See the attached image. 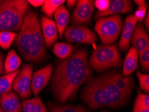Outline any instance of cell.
I'll return each mask as SVG.
<instances>
[{"mask_svg": "<svg viewBox=\"0 0 149 112\" xmlns=\"http://www.w3.org/2000/svg\"><path fill=\"white\" fill-rule=\"evenodd\" d=\"M56 107L59 112H90L82 106L56 104Z\"/></svg>", "mask_w": 149, "mask_h": 112, "instance_id": "25", "label": "cell"}, {"mask_svg": "<svg viewBox=\"0 0 149 112\" xmlns=\"http://www.w3.org/2000/svg\"><path fill=\"white\" fill-rule=\"evenodd\" d=\"M149 109V96L139 92L133 106V110Z\"/></svg>", "mask_w": 149, "mask_h": 112, "instance_id": "24", "label": "cell"}, {"mask_svg": "<svg viewBox=\"0 0 149 112\" xmlns=\"http://www.w3.org/2000/svg\"><path fill=\"white\" fill-rule=\"evenodd\" d=\"M28 1L30 5H31L35 7V8H37V7L42 6L45 1H43V0H28Z\"/></svg>", "mask_w": 149, "mask_h": 112, "instance_id": "32", "label": "cell"}, {"mask_svg": "<svg viewBox=\"0 0 149 112\" xmlns=\"http://www.w3.org/2000/svg\"><path fill=\"white\" fill-rule=\"evenodd\" d=\"M76 1H75V0H68V1H67V6L68 7L70 10L76 6Z\"/></svg>", "mask_w": 149, "mask_h": 112, "instance_id": "36", "label": "cell"}, {"mask_svg": "<svg viewBox=\"0 0 149 112\" xmlns=\"http://www.w3.org/2000/svg\"><path fill=\"white\" fill-rule=\"evenodd\" d=\"M132 112H149V109H136V110H133Z\"/></svg>", "mask_w": 149, "mask_h": 112, "instance_id": "38", "label": "cell"}, {"mask_svg": "<svg viewBox=\"0 0 149 112\" xmlns=\"http://www.w3.org/2000/svg\"><path fill=\"white\" fill-rule=\"evenodd\" d=\"M146 9L147 7H140L138 8L137 10L135 11L134 17L137 20V21L141 22L145 18L146 15Z\"/></svg>", "mask_w": 149, "mask_h": 112, "instance_id": "30", "label": "cell"}, {"mask_svg": "<svg viewBox=\"0 0 149 112\" xmlns=\"http://www.w3.org/2000/svg\"><path fill=\"white\" fill-rule=\"evenodd\" d=\"M22 60L16 54L14 50L12 49L8 52L4 63V73L5 74H10L16 71L19 68Z\"/></svg>", "mask_w": 149, "mask_h": 112, "instance_id": "19", "label": "cell"}, {"mask_svg": "<svg viewBox=\"0 0 149 112\" xmlns=\"http://www.w3.org/2000/svg\"><path fill=\"white\" fill-rule=\"evenodd\" d=\"M137 22L134 15H129L126 17L120 40L118 43V48L121 51L125 52L129 49L130 42Z\"/></svg>", "mask_w": 149, "mask_h": 112, "instance_id": "12", "label": "cell"}, {"mask_svg": "<svg viewBox=\"0 0 149 112\" xmlns=\"http://www.w3.org/2000/svg\"><path fill=\"white\" fill-rule=\"evenodd\" d=\"M3 60H4L3 54L0 53V75H1L3 71V68H4Z\"/></svg>", "mask_w": 149, "mask_h": 112, "instance_id": "34", "label": "cell"}, {"mask_svg": "<svg viewBox=\"0 0 149 112\" xmlns=\"http://www.w3.org/2000/svg\"><path fill=\"white\" fill-rule=\"evenodd\" d=\"M94 10V1L90 0H79L72 15V23L74 25L87 24L91 20Z\"/></svg>", "mask_w": 149, "mask_h": 112, "instance_id": "10", "label": "cell"}, {"mask_svg": "<svg viewBox=\"0 0 149 112\" xmlns=\"http://www.w3.org/2000/svg\"><path fill=\"white\" fill-rule=\"evenodd\" d=\"M132 44L138 54L149 48L148 35L142 24H136L132 36Z\"/></svg>", "mask_w": 149, "mask_h": 112, "instance_id": "16", "label": "cell"}, {"mask_svg": "<svg viewBox=\"0 0 149 112\" xmlns=\"http://www.w3.org/2000/svg\"><path fill=\"white\" fill-rule=\"evenodd\" d=\"M23 112H36L34 98L31 99H26L22 102Z\"/></svg>", "mask_w": 149, "mask_h": 112, "instance_id": "28", "label": "cell"}, {"mask_svg": "<svg viewBox=\"0 0 149 112\" xmlns=\"http://www.w3.org/2000/svg\"><path fill=\"white\" fill-rule=\"evenodd\" d=\"M0 107L3 112H22V110L19 96L15 91L0 96Z\"/></svg>", "mask_w": 149, "mask_h": 112, "instance_id": "15", "label": "cell"}, {"mask_svg": "<svg viewBox=\"0 0 149 112\" xmlns=\"http://www.w3.org/2000/svg\"><path fill=\"white\" fill-rule=\"evenodd\" d=\"M144 24L146 27V28L148 29L149 28V13H146V17L145 18V20H144Z\"/></svg>", "mask_w": 149, "mask_h": 112, "instance_id": "37", "label": "cell"}, {"mask_svg": "<svg viewBox=\"0 0 149 112\" xmlns=\"http://www.w3.org/2000/svg\"><path fill=\"white\" fill-rule=\"evenodd\" d=\"M110 5V1L108 0H96L94 1V6L98 9L100 12L107 10Z\"/></svg>", "mask_w": 149, "mask_h": 112, "instance_id": "29", "label": "cell"}, {"mask_svg": "<svg viewBox=\"0 0 149 112\" xmlns=\"http://www.w3.org/2000/svg\"><path fill=\"white\" fill-rule=\"evenodd\" d=\"M89 66L98 73L112 67H120L123 65L116 44L100 45L92 52L90 57Z\"/></svg>", "mask_w": 149, "mask_h": 112, "instance_id": "5", "label": "cell"}, {"mask_svg": "<svg viewBox=\"0 0 149 112\" xmlns=\"http://www.w3.org/2000/svg\"><path fill=\"white\" fill-rule=\"evenodd\" d=\"M139 56L142 70L144 72H148L149 70V48L139 53Z\"/></svg>", "mask_w": 149, "mask_h": 112, "instance_id": "27", "label": "cell"}, {"mask_svg": "<svg viewBox=\"0 0 149 112\" xmlns=\"http://www.w3.org/2000/svg\"><path fill=\"white\" fill-rule=\"evenodd\" d=\"M54 17L56 20V24L60 38H62L65 29L68 24L70 20V13L66 8L64 6H61L56 10L54 13Z\"/></svg>", "mask_w": 149, "mask_h": 112, "instance_id": "17", "label": "cell"}, {"mask_svg": "<svg viewBox=\"0 0 149 112\" xmlns=\"http://www.w3.org/2000/svg\"><path fill=\"white\" fill-rule=\"evenodd\" d=\"M16 36L17 34L12 32H0V47L4 50L9 49Z\"/></svg>", "mask_w": 149, "mask_h": 112, "instance_id": "23", "label": "cell"}, {"mask_svg": "<svg viewBox=\"0 0 149 112\" xmlns=\"http://www.w3.org/2000/svg\"><path fill=\"white\" fill-rule=\"evenodd\" d=\"M123 28V20L120 15H112L98 18L94 27L104 44L110 45L118 38Z\"/></svg>", "mask_w": 149, "mask_h": 112, "instance_id": "6", "label": "cell"}, {"mask_svg": "<svg viewBox=\"0 0 149 112\" xmlns=\"http://www.w3.org/2000/svg\"><path fill=\"white\" fill-rule=\"evenodd\" d=\"M40 25L45 44L48 48H51L58 38V30L56 22L50 18L42 15Z\"/></svg>", "mask_w": 149, "mask_h": 112, "instance_id": "13", "label": "cell"}, {"mask_svg": "<svg viewBox=\"0 0 149 112\" xmlns=\"http://www.w3.org/2000/svg\"><path fill=\"white\" fill-rule=\"evenodd\" d=\"M34 103L36 112H48L47 108L44 106L41 98L39 97L34 98Z\"/></svg>", "mask_w": 149, "mask_h": 112, "instance_id": "31", "label": "cell"}, {"mask_svg": "<svg viewBox=\"0 0 149 112\" xmlns=\"http://www.w3.org/2000/svg\"><path fill=\"white\" fill-rule=\"evenodd\" d=\"M136 76L139 79L140 88L146 93L149 91V75L143 74L140 71L136 73Z\"/></svg>", "mask_w": 149, "mask_h": 112, "instance_id": "26", "label": "cell"}, {"mask_svg": "<svg viewBox=\"0 0 149 112\" xmlns=\"http://www.w3.org/2000/svg\"><path fill=\"white\" fill-rule=\"evenodd\" d=\"M102 76L125 94L130 96L134 90L135 82L132 76L125 77L116 70L106 72Z\"/></svg>", "mask_w": 149, "mask_h": 112, "instance_id": "9", "label": "cell"}, {"mask_svg": "<svg viewBox=\"0 0 149 112\" xmlns=\"http://www.w3.org/2000/svg\"><path fill=\"white\" fill-rule=\"evenodd\" d=\"M138 56L139 54L133 46L130 48L124 61L123 76H129L138 67Z\"/></svg>", "mask_w": 149, "mask_h": 112, "instance_id": "18", "label": "cell"}, {"mask_svg": "<svg viewBox=\"0 0 149 112\" xmlns=\"http://www.w3.org/2000/svg\"><path fill=\"white\" fill-rule=\"evenodd\" d=\"M15 45L27 61L38 63L47 56L41 25L38 13L28 11L24 18L19 32L15 39Z\"/></svg>", "mask_w": 149, "mask_h": 112, "instance_id": "2", "label": "cell"}, {"mask_svg": "<svg viewBox=\"0 0 149 112\" xmlns=\"http://www.w3.org/2000/svg\"><path fill=\"white\" fill-rule=\"evenodd\" d=\"M88 55L86 49H78L58 65L52 77V90L60 103L73 100L80 87L91 76Z\"/></svg>", "mask_w": 149, "mask_h": 112, "instance_id": "1", "label": "cell"}, {"mask_svg": "<svg viewBox=\"0 0 149 112\" xmlns=\"http://www.w3.org/2000/svg\"><path fill=\"white\" fill-rule=\"evenodd\" d=\"M19 70L13 72L0 77V96L10 92L12 89L13 82L19 73Z\"/></svg>", "mask_w": 149, "mask_h": 112, "instance_id": "20", "label": "cell"}, {"mask_svg": "<svg viewBox=\"0 0 149 112\" xmlns=\"http://www.w3.org/2000/svg\"><path fill=\"white\" fill-rule=\"evenodd\" d=\"M101 112H108V111H101Z\"/></svg>", "mask_w": 149, "mask_h": 112, "instance_id": "40", "label": "cell"}, {"mask_svg": "<svg viewBox=\"0 0 149 112\" xmlns=\"http://www.w3.org/2000/svg\"><path fill=\"white\" fill-rule=\"evenodd\" d=\"M132 4L127 0H112L110 1L108 8L104 11H97L95 14L96 18L109 16L115 13H126L132 11Z\"/></svg>", "mask_w": 149, "mask_h": 112, "instance_id": "14", "label": "cell"}, {"mask_svg": "<svg viewBox=\"0 0 149 112\" xmlns=\"http://www.w3.org/2000/svg\"><path fill=\"white\" fill-rule=\"evenodd\" d=\"M65 39L68 42H78L92 44L98 40L96 34L84 26H69L64 32Z\"/></svg>", "mask_w": 149, "mask_h": 112, "instance_id": "8", "label": "cell"}, {"mask_svg": "<svg viewBox=\"0 0 149 112\" xmlns=\"http://www.w3.org/2000/svg\"><path fill=\"white\" fill-rule=\"evenodd\" d=\"M64 2V0H47L42 6V11L49 18L53 16L56 10Z\"/></svg>", "mask_w": 149, "mask_h": 112, "instance_id": "22", "label": "cell"}, {"mask_svg": "<svg viewBox=\"0 0 149 112\" xmlns=\"http://www.w3.org/2000/svg\"><path fill=\"white\" fill-rule=\"evenodd\" d=\"M134 2L138 6V8H140V7H147L146 1L144 0H135Z\"/></svg>", "mask_w": 149, "mask_h": 112, "instance_id": "35", "label": "cell"}, {"mask_svg": "<svg viewBox=\"0 0 149 112\" xmlns=\"http://www.w3.org/2000/svg\"><path fill=\"white\" fill-rule=\"evenodd\" d=\"M32 73V65L31 64H25L13 82L12 89L24 99L31 95V82Z\"/></svg>", "mask_w": 149, "mask_h": 112, "instance_id": "7", "label": "cell"}, {"mask_svg": "<svg viewBox=\"0 0 149 112\" xmlns=\"http://www.w3.org/2000/svg\"><path fill=\"white\" fill-rule=\"evenodd\" d=\"M30 6L25 0L0 1V32L19 30Z\"/></svg>", "mask_w": 149, "mask_h": 112, "instance_id": "4", "label": "cell"}, {"mask_svg": "<svg viewBox=\"0 0 149 112\" xmlns=\"http://www.w3.org/2000/svg\"><path fill=\"white\" fill-rule=\"evenodd\" d=\"M72 50V45L64 42H58L54 46L53 53L58 58L66 59L71 55Z\"/></svg>", "mask_w": 149, "mask_h": 112, "instance_id": "21", "label": "cell"}, {"mask_svg": "<svg viewBox=\"0 0 149 112\" xmlns=\"http://www.w3.org/2000/svg\"><path fill=\"white\" fill-rule=\"evenodd\" d=\"M0 112H3V111L2 110V109L1 108V107H0Z\"/></svg>", "mask_w": 149, "mask_h": 112, "instance_id": "39", "label": "cell"}, {"mask_svg": "<svg viewBox=\"0 0 149 112\" xmlns=\"http://www.w3.org/2000/svg\"><path fill=\"white\" fill-rule=\"evenodd\" d=\"M52 71L53 67L49 64L33 73L31 82V90L33 95H38L43 89L46 87L51 78Z\"/></svg>", "mask_w": 149, "mask_h": 112, "instance_id": "11", "label": "cell"}, {"mask_svg": "<svg viewBox=\"0 0 149 112\" xmlns=\"http://www.w3.org/2000/svg\"><path fill=\"white\" fill-rule=\"evenodd\" d=\"M130 95L125 94L102 76L90 77L82 92V99L90 109L100 107L119 108L129 101Z\"/></svg>", "mask_w": 149, "mask_h": 112, "instance_id": "3", "label": "cell"}, {"mask_svg": "<svg viewBox=\"0 0 149 112\" xmlns=\"http://www.w3.org/2000/svg\"><path fill=\"white\" fill-rule=\"evenodd\" d=\"M48 107L49 109V112H59L56 107V104L49 102L48 104Z\"/></svg>", "mask_w": 149, "mask_h": 112, "instance_id": "33", "label": "cell"}]
</instances>
